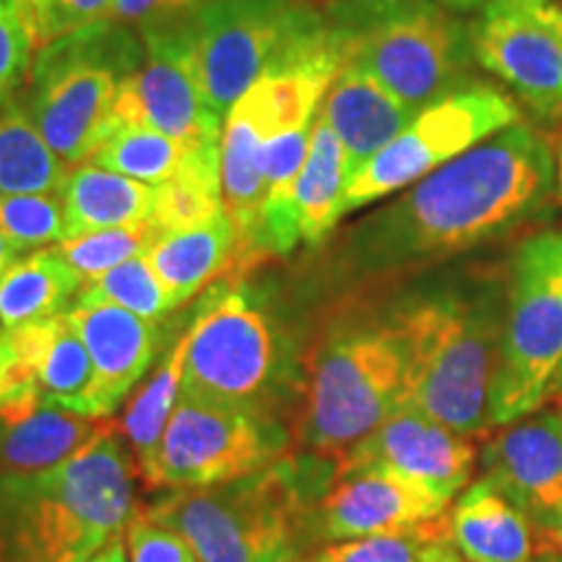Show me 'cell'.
<instances>
[{
  "label": "cell",
  "instance_id": "1",
  "mask_svg": "<svg viewBox=\"0 0 562 562\" xmlns=\"http://www.w3.org/2000/svg\"><path fill=\"white\" fill-rule=\"evenodd\" d=\"M554 188L550 140L516 123L341 232L315 261L326 302L378 297L539 216Z\"/></svg>",
  "mask_w": 562,
  "mask_h": 562
},
{
  "label": "cell",
  "instance_id": "2",
  "mask_svg": "<svg viewBox=\"0 0 562 562\" xmlns=\"http://www.w3.org/2000/svg\"><path fill=\"white\" fill-rule=\"evenodd\" d=\"M508 263L427 271L378 294L404 349V404L469 438L490 435Z\"/></svg>",
  "mask_w": 562,
  "mask_h": 562
},
{
  "label": "cell",
  "instance_id": "3",
  "mask_svg": "<svg viewBox=\"0 0 562 562\" xmlns=\"http://www.w3.org/2000/svg\"><path fill=\"white\" fill-rule=\"evenodd\" d=\"M300 368L297 451L339 463L404 404V349L378 297L326 302L302 334Z\"/></svg>",
  "mask_w": 562,
  "mask_h": 562
},
{
  "label": "cell",
  "instance_id": "4",
  "mask_svg": "<svg viewBox=\"0 0 562 562\" xmlns=\"http://www.w3.org/2000/svg\"><path fill=\"white\" fill-rule=\"evenodd\" d=\"M136 480L117 422L58 467L0 474L3 562H89L136 516Z\"/></svg>",
  "mask_w": 562,
  "mask_h": 562
},
{
  "label": "cell",
  "instance_id": "5",
  "mask_svg": "<svg viewBox=\"0 0 562 562\" xmlns=\"http://www.w3.org/2000/svg\"><path fill=\"white\" fill-rule=\"evenodd\" d=\"M336 461L294 451L261 472L203 490H161L146 513L193 547L199 562H297L318 550L315 503Z\"/></svg>",
  "mask_w": 562,
  "mask_h": 562
},
{
  "label": "cell",
  "instance_id": "6",
  "mask_svg": "<svg viewBox=\"0 0 562 562\" xmlns=\"http://www.w3.org/2000/svg\"><path fill=\"white\" fill-rule=\"evenodd\" d=\"M302 334L269 292L243 277L209 286L188 323L186 396L237 406L292 427L300 402Z\"/></svg>",
  "mask_w": 562,
  "mask_h": 562
},
{
  "label": "cell",
  "instance_id": "7",
  "mask_svg": "<svg viewBox=\"0 0 562 562\" xmlns=\"http://www.w3.org/2000/svg\"><path fill=\"white\" fill-rule=\"evenodd\" d=\"M144 53L136 30L100 21L34 55L24 104L42 138L70 170L87 165L100 146L117 91Z\"/></svg>",
  "mask_w": 562,
  "mask_h": 562
},
{
  "label": "cell",
  "instance_id": "8",
  "mask_svg": "<svg viewBox=\"0 0 562 562\" xmlns=\"http://www.w3.org/2000/svg\"><path fill=\"white\" fill-rule=\"evenodd\" d=\"M562 396V227L533 232L508 261L490 430Z\"/></svg>",
  "mask_w": 562,
  "mask_h": 562
},
{
  "label": "cell",
  "instance_id": "9",
  "mask_svg": "<svg viewBox=\"0 0 562 562\" xmlns=\"http://www.w3.org/2000/svg\"><path fill=\"white\" fill-rule=\"evenodd\" d=\"M347 60L419 112L472 83V24L438 0H406L375 24L349 32Z\"/></svg>",
  "mask_w": 562,
  "mask_h": 562
},
{
  "label": "cell",
  "instance_id": "10",
  "mask_svg": "<svg viewBox=\"0 0 562 562\" xmlns=\"http://www.w3.org/2000/svg\"><path fill=\"white\" fill-rule=\"evenodd\" d=\"M328 24L307 0H206L188 19L201 87L216 115L263 79L300 37Z\"/></svg>",
  "mask_w": 562,
  "mask_h": 562
},
{
  "label": "cell",
  "instance_id": "11",
  "mask_svg": "<svg viewBox=\"0 0 562 562\" xmlns=\"http://www.w3.org/2000/svg\"><path fill=\"white\" fill-rule=\"evenodd\" d=\"M521 123L508 91L469 83L422 108L412 123L349 180L344 214L402 193L427 175L472 151L482 140Z\"/></svg>",
  "mask_w": 562,
  "mask_h": 562
},
{
  "label": "cell",
  "instance_id": "12",
  "mask_svg": "<svg viewBox=\"0 0 562 562\" xmlns=\"http://www.w3.org/2000/svg\"><path fill=\"white\" fill-rule=\"evenodd\" d=\"M297 451L286 422L180 393L154 490H203L256 474Z\"/></svg>",
  "mask_w": 562,
  "mask_h": 562
},
{
  "label": "cell",
  "instance_id": "13",
  "mask_svg": "<svg viewBox=\"0 0 562 562\" xmlns=\"http://www.w3.org/2000/svg\"><path fill=\"white\" fill-rule=\"evenodd\" d=\"M140 37L144 60L117 91L108 131L115 125H140L165 133L186 149L222 140L224 117L216 115L201 87L188 19L151 26Z\"/></svg>",
  "mask_w": 562,
  "mask_h": 562
},
{
  "label": "cell",
  "instance_id": "14",
  "mask_svg": "<svg viewBox=\"0 0 562 562\" xmlns=\"http://www.w3.org/2000/svg\"><path fill=\"white\" fill-rule=\"evenodd\" d=\"M448 533L451 503L389 469H339L313 510L315 544Z\"/></svg>",
  "mask_w": 562,
  "mask_h": 562
},
{
  "label": "cell",
  "instance_id": "15",
  "mask_svg": "<svg viewBox=\"0 0 562 562\" xmlns=\"http://www.w3.org/2000/svg\"><path fill=\"white\" fill-rule=\"evenodd\" d=\"M476 66L542 115L562 112V30L524 0H490L472 21Z\"/></svg>",
  "mask_w": 562,
  "mask_h": 562
},
{
  "label": "cell",
  "instance_id": "16",
  "mask_svg": "<svg viewBox=\"0 0 562 562\" xmlns=\"http://www.w3.org/2000/svg\"><path fill=\"white\" fill-rule=\"evenodd\" d=\"M482 440V480L544 537L562 529V412L544 406Z\"/></svg>",
  "mask_w": 562,
  "mask_h": 562
},
{
  "label": "cell",
  "instance_id": "17",
  "mask_svg": "<svg viewBox=\"0 0 562 562\" xmlns=\"http://www.w3.org/2000/svg\"><path fill=\"white\" fill-rule=\"evenodd\" d=\"M476 463L480 448L474 438L451 430L417 406L402 404L336 467L389 469L451 503L472 484Z\"/></svg>",
  "mask_w": 562,
  "mask_h": 562
},
{
  "label": "cell",
  "instance_id": "18",
  "mask_svg": "<svg viewBox=\"0 0 562 562\" xmlns=\"http://www.w3.org/2000/svg\"><path fill=\"white\" fill-rule=\"evenodd\" d=\"M266 138H269V125H266L261 97L252 87L224 117L222 131V201L224 214L229 216L240 243L232 277H245L269 261L263 248V214L269 201L261 161Z\"/></svg>",
  "mask_w": 562,
  "mask_h": 562
},
{
  "label": "cell",
  "instance_id": "19",
  "mask_svg": "<svg viewBox=\"0 0 562 562\" xmlns=\"http://www.w3.org/2000/svg\"><path fill=\"white\" fill-rule=\"evenodd\" d=\"M68 318L79 331L94 368L91 414L112 417L144 381L159 349V326L108 302L76 300Z\"/></svg>",
  "mask_w": 562,
  "mask_h": 562
},
{
  "label": "cell",
  "instance_id": "20",
  "mask_svg": "<svg viewBox=\"0 0 562 562\" xmlns=\"http://www.w3.org/2000/svg\"><path fill=\"white\" fill-rule=\"evenodd\" d=\"M323 117L347 154L349 180L402 133L417 110L393 97L368 70L344 63L321 104Z\"/></svg>",
  "mask_w": 562,
  "mask_h": 562
},
{
  "label": "cell",
  "instance_id": "21",
  "mask_svg": "<svg viewBox=\"0 0 562 562\" xmlns=\"http://www.w3.org/2000/svg\"><path fill=\"white\" fill-rule=\"evenodd\" d=\"M13 355L32 372L42 404L91 414L94 368L68 313L5 331Z\"/></svg>",
  "mask_w": 562,
  "mask_h": 562
},
{
  "label": "cell",
  "instance_id": "22",
  "mask_svg": "<svg viewBox=\"0 0 562 562\" xmlns=\"http://www.w3.org/2000/svg\"><path fill=\"white\" fill-rule=\"evenodd\" d=\"M237 250V232L222 211L199 227L161 232L146 252V261L172 294L175 305L182 307L209 284H216L224 273H232Z\"/></svg>",
  "mask_w": 562,
  "mask_h": 562
},
{
  "label": "cell",
  "instance_id": "23",
  "mask_svg": "<svg viewBox=\"0 0 562 562\" xmlns=\"http://www.w3.org/2000/svg\"><path fill=\"white\" fill-rule=\"evenodd\" d=\"M533 526L487 480H474L451 508V539L467 562H533Z\"/></svg>",
  "mask_w": 562,
  "mask_h": 562
},
{
  "label": "cell",
  "instance_id": "24",
  "mask_svg": "<svg viewBox=\"0 0 562 562\" xmlns=\"http://www.w3.org/2000/svg\"><path fill=\"white\" fill-rule=\"evenodd\" d=\"M112 425V417H89L63 406L40 404L24 417L3 422L0 474H26L58 467L81 453Z\"/></svg>",
  "mask_w": 562,
  "mask_h": 562
},
{
  "label": "cell",
  "instance_id": "25",
  "mask_svg": "<svg viewBox=\"0 0 562 562\" xmlns=\"http://www.w3.org/2000/svg\"><path fill=\"white\" fill-rule=\"evenodd\" d=\"M60 195L66 206L68 240L87 232L149 222L157 186H146L97 165H79L70 170Z\"/></svg>",
  "mask_w": 562,
  "mask_h": 562
},
{
  "label": "cell",
  "instance_id": "26",
  "mask_svg": "<svg viewBox=\"0 0 562 562\" xmlns=\"http://www.w3.org/2000/svg\"><path fill=\"white\" fill-rule=\"evenodd\" d=\"M349 188V165L339 136L318 110L313 123L311 154L294 182V211L300 237L307 248H321L331 237L344 216V199Z\"/></svg>",
  "mask_w": 562,
  "mask_h": 562
},
{
  "label": "cell",
  "instance_id": "27",
  "mask_svg": "<svg viewBox=\"0 0 562 562\" xmlns=\"http://www.w3.org/2000/svg\"><path fill=\"white\" fill-rule=\"evenodd\" d=\"M186 351L188 326H182L172 349L161 357V362L154 368L151 375L140 381L138 391L133 393L121 419V432L125 442H128L133 459H136L138 480L149 490H154V484H157L161 440H165V430L170 425L175 404L180 398Z\"/></svg>",
  "mask_w": 562,
  "mask_h": 562
},
{
  "label": "cell",
  "instance_id": "28",
  "mask_svg": "<svg viewBox=\"0 0 562 562\" xmlns=\"http://www.w3.org/2000/svg\"><path fill=\"white\" fill-rule=\"evenodd\" d=\"M81 286V277L55 245L26 252L0 277V326L9 331L68 313L79 300Z\"/></svg>",
  "mask_w": 562,
  "mask_h": 562
},
{
  "label": "cell",
  "instance_id": "29",
  "mask_svg": "<svg viewBox=\"0 0 562 562\" xmlns=\"http://www.w3.org/2000/svg\"><path fill=\"white\" fill-rule=\"evenodd\" d=\"M70 167L34 125L24 100L0 102V193H60Z\"/></svg>",
  "mask_w": 562,
  "mask_h": 562
},
{
  "label": "cell",
  "instance_id": "30",
  "mask_svg": "<svg viewBox=\"0 0 562 562\" xmlns=\"http://www.w3.org/2000/svg\"><path fill=\"white\" fill-rule=\"evenodd\" d=\"M224 211L222 140L188 149L170 180L157 186L151 222L161 232L199 227Z\"/></svg>",
  "mask_w": 562,
  "mask_h": 562
},
{
  "label": "cell",
  "instance_id": "31",
  "mask_svg": "<svg viewBox=\"0 0 562 562\" xmlns=\"http://www.w3.org/2000/svg\"><path fill=\"white\" fill-rule=\"evenodd\" d=\"M188 149L178 140L140 125H115L104 133L87 165L125 175L146 186H161L170 180Z\"/></svg>",
  "mask_w": 562,
  "mask_h": 562
},
{
  "label": "cell",
  "instance_id": "32",
  "mask_svg": "<svg viewBox=\"0 0 562 562\" xmlns=\"http://www.w3.org/2000/svg\"><path fill=\"white\" fill-rule=\"evenodd\" d=\"M79 300L108 302V305L123 307V311L138 315V318L157 323V326H161L167 315L178 311L172 294L167 292V286L154 273L146 256L115 266L112 271L83 284Z\"/></svg>",
  "mask_w": 562,
  "mask_h": 562
},
{
  "label": "cell",
  "instance_id": "33",
  "mask_svg": "<svg viewBox=\"0 0 562 562\" xmlns=\"http://www.w3.org/2000/svg\"><path fill=\"white\" fill-rule=\"evenodd\" d=\"M159 235L161 229L149 220L128 224V227H110L68 237L55 248L70 263V269L79 273L83 284H89V281L112 271L115 266L146 256Z\"/></svg>",
  "mask_w": 562,
  "mask_h": 562
},
{
  "label": "cell",
  "instance_id": "34",
  "mask_svg": "<svg viewBox=\"0 0 562 562\" xmlns=\"http://www.w3.org/2000/svg\"><path fill=\"white\" fill-rule=\"evenodd\" d=\"M297 562H467L448 533L368 537L331 542L307 552Z\"/></svg>",
  "mask_w": 562,
  "mask_h": 562
},
{
  "label": "cell",
  "instance_id": "35",
  "mask_svg": "<svg viewBox=\"0 0 562 562\" xmlns=\"http://www.w3.org/2000/svg\"><path fill=\"white\" fill-rule=\"evenodd\" d=\"M0 232L16 252H32L66 240V206L60 193H0Z\"/></svg>",
  "mask_w": 562,
  "mask_h": 562
},
{
  "label": "cell",
  "instance_id": "36",
  "mask_svg": "<svg viewBox=\"0 0 562 562\" xmlns=\"http://www.w3.org/2000/svg\"><path fill=\"white\" fill-rule=\"evenodd\" d=\"M125 550L128 562H199L186 537L151 518L144 508L136 510L125 529Z\"/></svg>",
  "mask_w": 562,
  "mask_h": 562
},
{
  "label": "cell",
  "instance_id": "37",
  "mask_svg": "<svg viewBox=\"0 0 562 562\" xmlns=\"http://www.w3.org/2000/svg\"><path fill=\"white\" fill-rule=\"evenodd\" d=\"M32 34L21 16L16 0H0V102L9 100L13 89L32 68Z\"/></svg>",
  "mask_w": 562,
  "mask_h": 562
},
{
  "label": "cell",
  "instance_id": "38",
  "mask_svg": "<svg viewBox=\"0 0 562 562\" xmlns=\"http://www.w3.org/2000/svg\"><path fill=\"white\" fill-rule=\"evenodd\" d=\"M112 3L115 0H53L32 34L34 50L66 37L70 32H79L83 26L100 24L110 13Z\"/></svg>",
  "mask_w": 562,
  "mask_h": 562
},
{
  "label": "cell",
  "instance_id": "39",
  "mask_svg": "<svg viewBox=\"0 0 562 562\" xmlns=\"http://www.w3.org/2000/svg\"><path fill=\"white\" fill-rule=\"evenodd\" d=\"M206 0H115L104 21L117 26H128L138 34L151 26L178 24L191 19Z\"/></svg>",
  "mask_w": 562,
  "mask_h": 562
},
{
  "label": "cell",
  "instance_id": "40",
  "mask_svg": "<svg viewBox=\"0 0 562 562\" xmlns=\"http://www.w3.org/2000/svg\"><path fill=\"white\" fill-rule=\"evenodd\" d=\"M42 404L32 372L13 355L9 339L0 344V419L24 417Z\"/></svg>",
  "mask_w": 562,
  "mask_h": 562
},
{
  "label": "cell",
  "instance_id": "41",
  "mask_svg": "<svg viewBox=\"0 0 562 562\" xmlns=\"http://www.w3.org/2000/svg\"><path fill=\"white\" fill-rule=\"evenodd\" d=\"M406 0H326V16L331 24L341 26V30L357 32L364 26L375 24L383 16H389L404 5Z\"/></svg>",
  "mask_w": 562,
  "mask_h": 562
},
{
  "label": "cell",
  "instance_id": "42",
  "mask_svg": "<svg viewBox=\"0 0 562 562\" xmlns=\"http://www.w3.org/2000/svg\"><path fill=\"white\" fill-rule=\"evenodd\" d=\"M524 5L537 13L539 19L550 21V24L562 30V0H524Z\"/></svg>",
  "mask_w": 562,
  "mask_h": 562
},
{
  "label": "cell",
  "instance_id": "43",
  "mask_svg": "<svg viewBox=\"0 0 562 562\" xmlns=\"http://www.w3.org/2000/svg\"><path fill=\"white\" fill-rule=\"evenodd\" d=\"M19 9H21V16H24L26 21V30H30V34H34V30H37L42 13L47 11V5L53 3V0H16ZM34 45V42H32Z\"/></svg>",
  "mask_w": 562,
  "mask_h": 562
},
{
  "label": "cell",
  "instance_id": "44",
  "mask_svg": "<svg viewBox=\"0 0 562 562\" xmlns=\"http://www.w3.org/2000/svg\"><path fill=\"white\" fill-rule=\"evenodd\" d=\"M89 562H128V550H125L123 537L112 539L108 547H102Z\"/></svg>",
  "mask_w": 562,
  "mask_h": 562
},
{
  "label": "cell",
  "instance_id": "45",
  "mask_svg": "<svg viewBox=\"0 0 562 562\" xmlns=\"http://www.w3.org/2000/svg\"><path fill=\"white\" fill-rule=\"evenodd\" d=\"M438 3L456 16H469V13H480L490 0H438Z\"/></svg>",
  "mask_w": 562,
  "mask_h": 562
},
{
  "label": "cell",
  "instance_id": "46",
  "mask_svg": "<svg viewBox=\"0 0 562 562\" xmlns=\"http://www.w3.org/2000/svg\"><path fill=\"white\" fill-rule=\"evenodd\" d=\"M550 149H552V161H554V188H558L562 199V128L554 133V138L550 140Z\"/></svg>",
  "mask_w": 562,
  "mask_h": 562
},
{
  "label": "cell",
  "instance_id": "47",
  "mask_svg": "<svg viewBox=\"0 0 562 562\" xmlns=\"http://www.w3.org/2000/svg\"><path fill=\"white\" fill-rule=\"evenodd\" d=\"M16 256H19V252L11 248V243L5 240L3 232H0V277H3L5 269H9L13 261H16Z\"/></svg>",
  "mask_w": 562,
  "mask_h": 562
},
{
  "label": "cell",
  "instance_id": "48",
  "mask_svg": "<svg viewBox=\"0 0 562 562\" xmlns=\"http://www.w3.org/2000/svg\"><path fill=\"white\" fill-rule=\"evenodd\" d=\"M533 562H562V552H544L542 558H533Z\"/></svg>",
  "mask_w": 562,
  "mask_h": 562
},
{
  "label": "cell",
  "instance_id": "49",
  "mask_svg": "<svg viewBox=\"0 0 562 562\" xmlns=\"http://www.w3.org/2000/svg\"><path fill=\"white\" fill-rule=\"evenodd\" d=\"M550 539H552V542H554V544H558V550L562 552V529H558V531H554Z\"/></svg>",
  "mask_w": 562,
  "mask_h": 562
},
{
  "label": "cell",
  "instance_id": "50",
  "mask_svg": "<svg viewBox=\"0 0 562 562\" xmlns=\"http://www.w3.org/2000/svg\"><path fill=\"white\" fill-rule=\"evenodd\" d=\"M5 341V328H0V344Z\"/></svg>",
  "mask_w": 562,
  "mask_h": 562
},
{
  "label": "cell",
  "instance_id": "51",
  "mask_svg": "<svg viewBox=\"0 0 562 562\" xmlns=\"http://www.w3.org/2000/svg\"><path fill=\"white\" fill-rule=\"evenodd\" d=\"M0 562H3V539H0Z\"/></svg>",
  "mask_w": 562,
  "mask_h": 562
},
{
  "label": "cell",
  "instance_id": "52",
  "mask_svg": "<svg viewBox=\"0 0 562 562\" xmlns=\"http://www.w3.org/2000/svg\"><path fill=\"white\" fill-rule=\"evenodd\" d=\"M0 430H3V419H0Z\"/></svg>",
  "mask_w": 562,
  "mask_h": 562
}]
</instances>
